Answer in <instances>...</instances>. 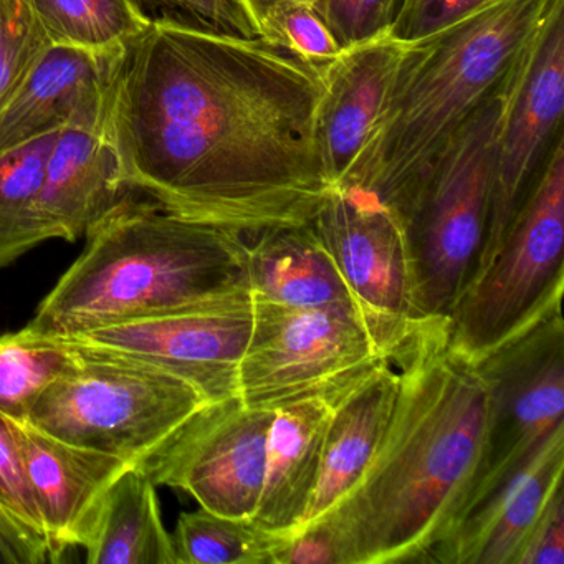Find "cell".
<instances>
[{
    "mask_svg": "<svg viewBox=\"0 0 564 564\" xmlns=\"http://www.w3.org/2000/svg\"><path fill=\"white\" fill-rule=\"evenodd\" d=\"M408 44L391 34L345 48L323 68L316 150L332 189L341 186L371 138Z\"/></svg>",
    "mask_w": 564,
    "mask_h": 564,
    "instance_id": "obj_15",
    "label": "cell"
},
{
    "mask_svg": "<svg viewBox=\"0 0 564 564\" xmlns=\"http://www.w3.org/2000/svg\"><path fill=\"white\" fill-rule=\"evenodd\" d=\"M398 392L368 468L328 518L349 564L431 563L480 480L488 382L448 318L415 319L391 352Z\"/></svg>",
    "mask_w": 564,
    "mask_h": 564,
    "instance_id": "obj_2",
    "label": "cell"
},
{
    "mask_svg": "<svg viewBox=\"0 0 564 564\" xmlns=\"http://www.w3.org/2000/svg\"><path fill=\"white\" fill-rule=\"evenodd\" d=\"M553 0H491L464 21L408 44L388 104L336 189L362 194L398 219L468 118L497 94Z\"/></svg>",
    "mask_w": 564,
    "mask_h": 564,
    "instance_id": "obj_3",
    "label": "cell"
},
{
    "mask_svg": "<svg viewBox=\"0 0 564 564\" xmlns=\"http://www.w3.org/2000/svg\"><path fill=\"white\" fill-rule=\"evenodd\" d=\"M477 365L490 395L487 445L464 517L564 429L563 313H551Z\"/></svg>",
    "mask_w": 564,
    "mask_h": 564,
    "instance_id": "obj_9",
    "label": "cell"
},
{
    "mask_svg": "<svg viewBox=\"0 0 564 564\" xmlns=\"http://www.w3.org/2000/svg\"><path fill=\"white\" fill-rule=\"evenodd\" d=\"M312 224L361 312L398 345L415 322L401 220L372 197L332 189Z\"/></svg>",
    "mask_w": 564,
    "mask_h": 564,
    "instance_id": "obj_13",
    "label": "cell"
},
{
    "mask_svg": "<svg viewBox=\"0 0 564 564\" xmlns=\"http://www.w3.org/2000/svg\"><path fill=\"white\" fill-rule=\"evenodd\" d=\"M247 289L253 300L293 308L338 303L359 308L312 223L275 227L253 237Z\"/></svg>",
    "mask_w": 564,
    "mask_h": 564,
    "instance_id": "obj_21",
    "label": "cell"
},
{
    "mask_svg": "<svg viewBox=\"0 0 564 564\" xmlns=\"http://www.w3.org/2000/svg\"><path fill=\"white\" fill-rule=\"evenodd\" d=\"M52 45L110 54L150 29L127 0H29Z\"/></svg>",
    "mask_w": 564,
    "mask_h": 564,
    "instance_id": "obj_24",
    "label": "cell"
},
{
    "mask_svg": "<svg viewBox=\"0 0 564 564\" xmlns=\"http://www.w3.org/2000/svg\"><path fill=\"white\" fill-rule=\"evenodd\" d=\"M85 236L84 253L29 323L44 335L70 338L249 290L243 234L158 203L127 197Z\"/></svg>",
    "mask_w": 564,
    "mask_h": 564,
    "instance_id": "obj_4",
    "label": "cell"
},
{
    "mask_svg": "<svg viewBox=\"0 0 564 564\" xmlns=\"http://www.w3.org/2000/svg\"><path fill=\"white\" fill-rule=\"evenodd\" d=\"M11 425L44 520L52 561H58L70 547H84L105 495L131 465L52 437L29 421L11 419Z\"/></svg>",
    "mask_w": 564,
    "mask_h": 564,
    "instance_id": "obj_16",
    "label": "cell"
},
{
    "mask_svg": "<svg viewBox=\"0 0 564 564\" xmlns=\"http://www.w3.org/2000/svg\"><path fill=\"white\" fill-rule=\"evenodd\" d=\"M564 429L513 477L498 485L442 541L431 563L517 564L518 556L557 488L563 487Z\"/></svg>",
    "mask_w": 564,
    "mask_h": 564,
    "instance_id": "obj_17",
    "label": "cell"
},
{
    "mask_svg": "<svg viewBox=\"0 0 564 564\" xmlns=\"http://www.w3.org/2000/svg\"><path fill=\"white\" fill-rule=\"evenodd\" d=\"M563 113L564 0H553L508 80L490 217L474 276L490 262L554 148L564 140Z\"/></svg>",
    "mask_w": 564,
    "mask_h": 564,
    "instance_id": "obj_10",
    "label": "cell"
},
{
    "mask_svg": "<svg viewBox=\"0 0 564 564\" xmlns=\"http://www.w3.org/2000/svg\"><path fill=\"white\" fill-rule=\"evenodd\" d=\"M491 0H402L389 34L404 44L431 37L474 12Z\"/></svg>",
    "mask_w": 564,
    "mask_h": 564,
    "instance_id": "obj_32",
    "label": "cell"
},
{
    "mask_svg": "<svg viewBox=\"0 0 564 564\" xmlns=\"http://www.w3.org/2000/svg\"><path fill=\"white\" fill-rule=\"evenodd\" d=\"M130 191L107 130L64 128L48 154L39 194L45 240L74 242L127 199Z\"/></svg>",
    "mask_w": 564,
    "mask_h": 564,
    "instance_id": "obj_18",
    "label": "cell"
},
{
    "mask_svg": "<svg viewBox=\"0 0 564 564\" xmlns=\"http://www.w3.org/2000/svg\"><path fill=\"white\" fill-rule=\"evenodd\" d=\"M402 0H312L343 48L391 32Z\"/></svg>",
    "mask_w": 564,
    "mask_h": 564,
    "instance_id": "obj_31",
    "label": "cell"
},
{
    "mask_svg": "<svg viewBox=\"0 0 564 564\" xmlns=\"http://www.w3.org/2000/svg\"><path fill=\"white\" fill-rule=\"evenodd\" d=\"M272 564H349V556L335 524L318 518L280 538Z\"/></svg>",
    "mask_w": 564,
    "mask_h": 564,
    "instance_id": "obj_33",
    "label": "cell"
},
{
    "mask_svg": "<svg viewBox=\"0 0 564 564\" xmlns=\"http://www.w3.org/2000/svg\"><path fill=\"white\" fill-rule=\"evenodd\" d=\"M280 538L206 508L181 514L173 534L177 564H272Z\"/></svg>",
    "mask_w": 564,
    "mask_h": 564,
    "instance_id": "obj_26",
    "label": "cell"
},
{
    "mask_svg": "<svg viewBox=\"0 0 564 564\" xmlns=\"http://www.w3.org/2000/svg\"><path fill=\"white\" fill-rule=\"evenodd\" d=\"M517 564H564V490L554 491L531 530Z\"/></svg>",
    "mask_w": 564,
    "mask_h": 564,
    "instance_id": "obj_34",
    "label": "cell"
},
{
    "mask_svg": "<svg viewBox=\"0 0 564 564\" xmlns=\"http://www.w3.org/2000/svg\"><path fill=\"white\" fill-rule=\"evenodd\" d=\"M0 508L51 554L44 520L32 494L11 419L0 412ZM52 557V554H51ZM54 563V561H52Z\"/></svg>",
    "mask_w": 564,
    "mask_h": 564,
    "instance_id": "obj_30",
    "label": "cell"
},
{
    "mask_svg": "<svg viewBox=\"0 0 564 564\" xmlns=\"http://www.w3.org/2000/svg\"><path fill=\"white\" fill-rule=\"evenodd\" d=\"M51 45L29 0H0V110Z\"/></svg>",
    "mask_w": 564,
    "mask_h": 564,
    "instance_id": "obj_28",
    "label": "cell"
},
{
    "mask_svg": "<svg viewBox=\"0 0 564 564\" xmlns=\"http://www.w3.org/2000/svg\"><path fill=\"white\" fill-rule=\"evenodd\" d=\"M124 55L51 45L0 110V156L67 127L107 130Z\"/></svg>",
    "mask_w": 564,
    "mask_h": 564,
    "instance_id": "obj_14",
    "label": "cell"
},
{
    "mask_svg": "<svg viewBox=\"0 0 564 564\" xmlns=\"http://www.w3.org/2000/svg\"><path fill=\"white\" fill-rule=\"evenodd\" d=\"M395 343L351 305L293 308L253 300V325L237 376V395L275 409L323 395L391 358Z\"/></svg>",
    "mask_w": 564,
    "mask_h": 564,
    "instance_id": "obj_8",
    "label": "cell"
},
{
    "mask_svg": "<svg viewBox=\"0 0 564 564\" xmlns=\"http://www.w3.org/2000/svg\"><path fill=\"white\" fill-rule=\"evenodd\" d=\"M0 536L18 547L24 554L28 564H41L52 561L51 554L42 544L35 543L2 508H0Z\"/></svg>",
    "mask_w": 564,
    "mask_h": 564,
    "instance_id": "obj_35",
    "label": "cell"
},
{
    "mask_svg": "<svg viewBox=\"0 0 564 564\" xmlns=\"http://www.w3.org/2000/svg\"><path fill=\"white\" fill-rule=\"evenodd\" d=\"M239 2L243 11H246L247 18L250 19L253 25V22H256L270 6L279 2V0H239ZM300 2H310V4H312V0H300ZM253 31H256V29H253Z\"/></svg>",
    "mask_w": 564,
    "mask_h": 564,
    "instance_id": "obj_36",
    "label": "cell"
},
{
    "mask_svg": "<svg viewBox=\"0 0 564 564\" xmlns=\"http://www.w3.org/2000/svg\"><path fill=\"white\" fill-rule=\"evenodd\" d=\"M563 252L564 140L554 148L490 262L452 310V345L480 362L561 310Z\"/></svg>",
    "mask_w": 564,
    "mask_h": 564,
    "instance_id": "obj_7",
    "label": "cell"
},
{
    "mask_svg": "<svg viewBox=\"0 0 564 564\" xmlns=\"http://www.w3.org/2000/svg\"><path fill=\"white\" fill-rule=\"evenodd\" d=\"M84 547L90 564H177L156 484L143 468H127L111 485Z\"/></svg>",
    "mask_w": 564,
    "mask_h": 564,
    "instance_id": "obj_22",
    "label": "cell"
},
{
    "mask_svg": "<svg viewBox=\"0 0 564 564\" xmlns=\"http://www.w3.org/2000/svg\"><path fill=\"white\" fill-rule=\"evenodd\" d=\"M67 341L77 352L75 365L41 395L28 419L52 437L144 470L210 404L164 369Z\"/></svg>",
    "mask_w": 564,
    "mask_h": 564,
    "instance_id": "obj_6",
    "label": "cell"
},
{
    "mask_svg": "<svg viewBox=\"0 0 564 564\" xmlns=\"http://www.w3.org/2000/svg\"><path fill=\"white\" fill-rule=\"evenodd\" d=\"M329 402L312 395L275 409L267 438L265 475L252 521L286 536L305 523L322 468Z\"/></svg>",
    "mask_w": 564,
    "mask_h": 564,
    "instance_id": "obj_20",
    "label": "cell"
},
{
    "mask_svg": "<svg viewBox=\"0 0 564 564\" xmlns=\"http://www.w3.org/2000/svg\"><path fill=\"white\" fill-rule=\"evenodd\" d=\"M253 29L260 41L318 72L345 51L310 2L279 0L253 22Z\"/></svg>",
    "mask_w": 564,
    "mask_h": 564,
    "instance_id": "obj_27",
    "label": "cell"
},
{
    "mask_svg": "<svg viewBox=\"0 0 564 564\" xmlns=\"http://www.w3.org/2000/svg\"><path fill=\"white\" fill-rule=\"evenodd\" d=\"M253 325L249 290L194 308L130 319L70 336L72 341L140 359L184 379L209 402L237 395Z\"/></svg>",
    "mask_w": 564,
    "mask_h": 564,
    "instance_id": "obj_12",
    "label": "cell"
},
{
    "mask_svg": "<svg viewBox=\"0 0 564 564\" xmlns=\"http://www.w3.org/2000/svg\"><path fill=\"white\" fill-rule=\"evenodd\" d=\"M0 564H28L24 554L0 536Z\"/></svg>",
    "mask_w": 564,
    "mask_h": 564,
    "instance_id": "obj_37",
    "label": "cell"
},
{
    "mask_svg": "<svg viewBox=\"0 0 564 564\" xmlns=\"http://www.w3.org/2000/svg\"><path fill=\"white\" fill-rule=\"evenodd\" d=\"M273 414L243 404L239 395L210 402L144 471L156 485L186 491L200 508L252 520Z\"/></svg>",
    "mask_w": 564,
    "mask_h": 564,
    "instance_id": "obj_11",
    "label": "cell"
},
{
    "mask_svg": "<svg viewBox=\"0 0 564 564\" xmlns=\"http://www.w3.org/2000/svg\"><path fill=\"white\" fill-rule=\"evenodd\" d=\"M57 133L0 156V269L45 242L39 194Z\"/></svg>",
    "mask_w": 564,
    "mask_h": 564,
    "instance_id": "obj_23",
    "label": "cell"
},
{
    "mask_svg": "<svg viewBox=\"0 0 564 564\" xmlns=\"http://www.w3.org/2000/svg\"><path fill=\"white\" fill-rule=\"evenodd\" d=\"M74 345L32 326L0 335V412L28 421L41 395L75 365Z\"/></svg>",
    "mask_w": 564,
    "mask_h": 564,
    "instance_id": "obj_25",
    "label": "cell"
},
{
    "mask_svg": "<svg viewBox=\"0 0 564 564\" xmlns=\"http://www.w3.org/2000/svg\"><path fill=\"white\" fill-rule=\"evenodd\" d=\"M322 72L259 37L151 24L127 48L108 115L131 189L246 237L315 219Z\"/></svg>",
    "mask_w": 564,
    "mask_h": 564,
    "instance_id": "obj_1",
    "label": "cell"
},
{
    "mask_svg": "<svg viewBox=\"0 0 564 564\" xmlns=\"http://www.w3.org/2000/svg\"><path fill=\"white\" fill-rule=\"evenodd\" d=\"M150 24L210 29L226 34L257 37L239 0H127Z\"/></svg>",
    "mask_w": 564,
    "mask_h": 564,
    "instance_id": "obj_29",
    "label": "cell"
},
{
    "mask_svg": "<svg viewBox=\"0 0 564 564\" xmlns=\"http://www.w3.org/2000/svg\"><path fill=\"white\" fill-rule=\"evenodd\" d=\"M395 392L398 371L391 359H384L323 394L332 412L318 485L305 523L328 514L361 478L388 427Z\"/></svg>",
    "mask_w": 564,
    "mask_h": 564,
    "instance_id": "obj_19",
    "label": "cell"
},
{
    "mask_svg": "<svg viewBox=\"0 0 564 564\" xmlns=\"http://www.w3.org/2000/svg\"><path fill=\"white\" fill-rule=\"evenodd\" d=\"M508 80L438 154L405 210L414 319L448 318L477 269L490 217Z\"/></svg>",
    "mask_w": 564,
    "mask_h": 564,
    "instance_id": "obj_5",
    "label": "cell"
}]
</instances>
